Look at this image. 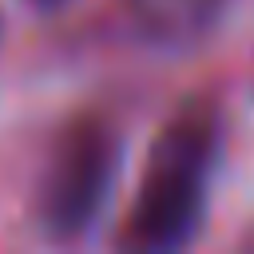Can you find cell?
Instances as JSON below:
<instances>
[{
  "label": "cell",
  "instance_id": "6da1fadb",
  "mask_svg": "<svg viewBox=\"0 0 254 254\" xmlns=\"http://www.w3.org/2000/svg\"><path fill=\"white\" fill-rule=\"evenodd\" d=\"M218 147H222L218 103L210 95L183 99L151 143L147 171L127 206L119 242L147 254L187 246L206 210V187L218 163Z\"/></svg>",
  "mask_w": 254,
  "mask_h": 254
},
{
  "label": "cell",
  "instance_id": "7a4b0ae2",
  "mask_svg": "<svg viewBox=\"0 0 254 254\" xmlns=\"http://www.w3.org/2000/svg\"><path fill=\"white\" fill-rule=\"evenodd\" d=\"M119 155V131L103 111H75L60 123L36 190V218L44 234L71 242L91 230L115 187Z\"/></svg>",
  "mask_w": 254,
  "mask_h": 254
},
{
  "label": "cell",
  "instance_id": "3957f363",
  "mask_svg": "<svg viewBox=\"0 0 254 254\" xmlns=\"http://www.w3.org/2000/svg\"><path fill=\"white\" fill-rule=\"evenodd\" d=\"M226 4L230 0H127L135 24L167 48H183V44L202 40L218 24Z\"/></svg>",
  "mask_w": 254,
  "mask_h": 254
},
{
  "label": "cell",
  "instance_id": "277c9868",
  "mask_svg": "<svg viewBox=\"0 0 254 254\" xmlns=\"http://www.w3.org/2000/svg\"><path fill=\"white\" fill-rule=\"evenodd\" d=\"M32 8H48V12H56V8H64V4H71V0H28Z\"/></svg>",
  "mask_w": 254,
  "mask_h": 254
}]
</instances>
